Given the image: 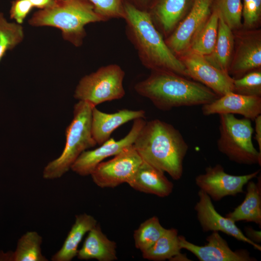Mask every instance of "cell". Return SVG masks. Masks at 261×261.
I'll use <instances>...</instances> for the list:
<instances>
[{
  "instance_id": "cell-6",
  "label": "cell",
  "mask_w": 261,
  "mask_h": 261,
  "mask_svg": "<svg viewBox=\"0 0 261 261\" xmlns=\"http://www.w3.org/2000/svg\"><path fill=\"white\" fill-rule=\"evenodd\" d=\"M218 150L230 160L246 165L261 164V153L252 141L253 128L251 120L238 118L233 114L219 115Z\"/></svg>"
},
{
  "instance_id": "cell-21",
  "label": "cell",
  "mask_w": 261,
  "mask_h": 261,
  "mask_svg": "<svg viewBox=\"0 0 261 261\" xmlns=\"http://www.w3.org/2000/svg\"><path fill=\"white\" fill-rule=\"evenodd\" d=\"M97 224L92 216L83 213L75 216V221L61 248L51 257L52 261H71L78 252V247L85 235Z\"/></svg>"
},
{
  "instance_id": "cell-18",
  "label": "cell",
  "mask_w": 261,
  "mask_h": 261,
  "mask_svg": "<svg viewBox=\"0 0 261 261\" xmlns=\"http://www.w3.org/2000/svg\"><path fill=\"white\" fill-rule=\"evenodd\" d=\"M143 110H131L124 109L114 113H106L96 106L92 111L91 131L97 144L101 145L108 140L113 132L120 126L138 118H144Z\"/></svg>"
},
{
  "instance_id": "cell-7",
  "label": "cell",
  "mask_w": 261,
  "mask_h": 261,
  "mask_svg": "<svg viewBox=\"0 0 261 261\" xmlns=\"http://www.w3.org/2000/svg\"><path fill=\"white\" fill-rule=\"evenodd\" d=\"M125 72L118 65L111 64L83 76L77 84L74 98L94 106L119 100L125 95L123 87Z\"/></svg>"
},
{
  "instance_id": "cell-16",
  "label": "cell",
  "mask_w": 261,
  "mask_h": 261,
  "mask_svg": "<svg viewBox=\"0 0 261 261\" xmlns=\"http://www.w3.org/2000/svg\"><path fill=\"white\" fill-rule=\"evenodd\" d=\"M204 116L214 114H239L254 120L261 114V97L228 92L210 103L202 105Z\"/></svg>"
},
{
  "instance_id": "cell-13",
  "label": "cell",
  "mask_w": 261,
  "mask_h": 261,
  "mask_svg": "<svg viewBox=\"0 0 261 261\" xmlns=\"http://www.w3.org/2000/svg\"><path fill=\"white\" fill-rule=\"evenodd\" d=\"M145 122L144 118L136 119L133 120L129 133L123 138L116 141L110 138L99 147L84 151L72 164L71 169L81 176L90 175L97 166L105 159L115 156L125 148L133 145Z\"/></svg>"
},
{
  "instance_id": "cell-8",
  "label": "cell",
  "mask_w": 261,
  "mask_h": 261,
  "mask_svg": "<svg viewBox=\"0 0 261 261\" xmlns=\"http://www.w3.org/2000/svg\"><path fill=\"white\" fill-rule=\"evenodd\" d=\"M142 161L132 145L124 149L112 159L101 162L90 175L93 182L100 188H115L123 183H127Z\"/></svg>"
},
{
  "instance_id": "cell-32",
  "label": "cell",
  "mask_w": 261,
  "mask_h": 261,
  "mask_svg": "<svg viewBox=\"0 0 261 261\" xmlns=\"http://www.w3.org/2000/svg\"><path fill=\"white\" fill-rule=\"evenodd\" d=\"M242 17L245 29H254L261 17V0H243Z\"/></svg>"
},
{
  "instance_id": "cell-37",
  "label": "cell",
  "mask_w": 261,
  "mask_h": 261,
  "mask_svg": "<svg viewBox=\"0 0 261 261\" xmlns=\"http://www.w3.org/2000/svg\"><path fill=\"white\" fill-rule=\"evenodd\" d=\"M137 8L147 10L151 0H128Z\"/></svg>"
},
{
  "instance_id": "cell-34",
  "label": "cell",
  "mask_w": 261,
  "mask_h": 261,
  "mask_svg": "<svg viewBox=\"0 0 261 261\" xmlns=\"http://www.w3.org/2000/svg\"><path fill=\"white\" fill-rule=\"evenodd\" d=\"M245 236L255 243L259 244L261 242V232L255 230L252 227H246Z\"/></svg>"
},
{
  "instance_id": "cell-22",
  "label": "cell",
  "mask_w": 261,
  "mask_h": 261,
  "mask_svg": "<svg viewBox=\"0 0 261 261\" xmlns=\"http://www.w3.org/2000/svg\"><path fill=\"white\" fill-rule=\"evenodd\" d=\"M246 192L243 202L226 217L234 222L244 221L261 225V178L257 183L251 180L246 184Z\"/></svg>"
},
{
  "instance_id": "cell-25",
  "label": "cell",
  "mask_w": 261,
  "mask_h": 261,
  "mask_svg": "<svg viewBox=\"0 0 261 261\" xmlns=\"http://www.w3.org/2000/svg\"><path fill=\"white\" fill-rule=\"evenodd\" d=\"M178 231L175 228L166 229L163 233L149 248L142 252L144 259L154 261H170L180 254Z\"/></svg>"
},
{
  "instance_id": "cell-36",
  "label": "cell",
  "mask_w": 261,
  "mask_h": 261,
  "mask_svg": "<svg viewBox=\"0 0 261 261\" xmlns=\"http://www.w3.org/2000/svg\"><path fill=\"white\" fill-rule=\"evenodd\" d=\"M34 7L43 9L50 6L54 0H29Z\"/></svg>"
},
{
  "instance_id": "cell-14",
  "label": "cell",
  "mask_w": 261,
  "mask_h": 261,
  "mask_svg": "<svg viewBox=\"0 0 261 261\" xmlns=\"http://www.w3.org/2000/svg\"><path fill=\"white\" fill-rule=\"evenodd\" d=\"M199 200L194 206L198 220L204 232H221L252 246L261 251V246L248 239L235 222L228 218L221 216L216 210L210 197L200 189L198 193Z\"/></svg>"
},
{
  "instance_id": "cell-23",
  "label": "cell",
  "mask_w": 261,
  "mask_h": 261,
  "mask_svg": "<svg viewBox=\"0 0 261 261\" xmlns=\"http://www.w3.org/2000/svg\"><path fill=\"white\" fill-rule=\"evenodd\" d=\"M234 45L233 31L219 15L218 36L214 48L210 55L204 57L215 67L228 73Z\"/></svg>"
},
{
  "instance_id": "cell-4",
  "label": "cell",
  "mask_w": 261,
  "mask_h": 261,
  "mask_svg": "<svg viewBox=\"0 0 261 261\" xmlns=\"http://www.w3.org/2000/svg\"><path fill=\"white\" fill-rule=\"evenodd\" d=\"M106 21L88 0H54L49 6L35 12L29 21L32 26H49L61 31L63 38L80 46L86 36L85 27Z\"/></svg>"
},
{
  "instance_id": "cell-1",
  "label": "cell",
  "mask_w": 261,
  "mask_h": 261,
  "mask_svg": "<svg viewBox=\"0 0 261 261\" xmlns=\"http://www.w3.org/2000/svg\"><path fill=\"white\" fill-rule=\"evenodd\" d=\"M133 146L143 160L180 179L188 146L179 131L159 119L145 122Z\"/></svg>"
},
{
  "instance_id": "cell-17",
  "label": "cell",
  "mask_w": 261,
  "mask_h": 261,
  "mask_svg": "<svg viewBox=\"0 0 261 261\" xmlns=\"http://www.w3.org/2000/svg\"><path fill=\"white\" fill-rule=\"evenodd\" d=\"M194 0H151L147 11L162 35L167 38L189 12Z\"/></svg>"
},
{
  "instance_id": "cell-26",
  "label": "cell",
  "mask_w": 261,
  "mask_h": 261,
  "mask_svg": "<svg viewBox=\"0 0 261 261\" xmlns=\"http://www.w3.org/2000/svg\"><path fill=\"white\" fill-rule=\"evenodd\" d=\"M42 237L36 232H27L18 239L13 261H47L42 252Z\"/></svg>"
},
{
  "instance_id": "cell-31",
  "label": "cell",
  "mask_w": 261,
  "mask_h": 261,
  "mask_svg": "<svg viewBox=\"0 0 261 261\" xmlns=\"http://www.w3.org/2000/svg\"><path fill=\"white\" fill-rule=\"evenodd\" d=\"M95 11L106 21L125 16L124 3L126 0H88Z\"/></svg>"
},
{
  "instance_id": "cell-20",
  "label": "cell",
  "mask_w": 261,
  "mask_h": 261,
  "mask_svg": "<svg viewBox=\"0 0 261 261\" xmlns=\"http://www.w3.org/2000/svg\"><path fill=\"white\" fill-rule=\"evenodd\" d=\"M116 244L104 234L100 225H97L88 232L77 257L81 260L95 259L99 261L117 260Z\"/></svg>"
},
{
  "instance_id": "cell-35",
  "label": "cell",
  "mask_w": 261,
  "mask_h": 261,
  "mask_svg": "<svg viewBox=\"0 0 261 261\" xmlns=\"http://www.w3.org/2000/svg\"><path fill=\"white\" fill-rule=\"evenodd\" d=\"M255 131L256 139L258 144L259 151L261 153V115H260L257 116L255 119Z\"/></svg>"
},
{
  "instance_id": "cell-33",
  "label": "cell",
  "mask_w": 261,
  "mask_h": 261,
  "mask_svg": "<svg viewBox=\"0 0 261 261\" xmlns=\"http://www.w3.org/2000/svg\"><path fill=\"white\" fill-rule=\"evenodd\" d=\"M33 6L29 0H14L12 1L10 10L11 19L21 24L31 11Z\"/></svg>"
},
{
  "instance_id": "cell-15",
  "label": "cell",
  "mask_w": 261,
  "mask_h": 261,
  "mask_svg": "<svg viewBox=\"0 0 261 261\" xmlns=\"http://www.w3.org/2000/svg\"><path fill=\"white\" fill-rule=\"evenodd\" d=\"M179 239L181 249L190 252L200 261H256L246 250H232L218 232H212L206 238L207 242L203 246L194 244L183 235H179Z\"/></svg>"
},
{
  "instance_id": "cell-30",
  "label": "cell",
  "mask_w": 261,
  "mask_h": 261,
  "mask_svg": "<svg viewBox=\"0 0 261 261\" xmlns=\"http://www.w3.org/2000/svg\"><path fill=\"white\" fill-rule=\"evenodd\" d=\"M233 92L244 95L261 97V70L258 69L233 79Z\"/></svg>"
},
{
  "instance_id": "cell-3",
  "label": "cell",
  "mask_w": 261,
  "mask_h": 261,
  "mask_svg": "<svg viewBox=\"0 0 261 261\" xmlns=\"http://www.w3.org/2000/svg\"><path fill=\"white\" fill-rule=\"evenodd\" d=\"M134 88L137 93L148 99L157 108L163 111L182 106L203 105L219 97L198 82L161 70L151 71Z\"/></svg>"
},
{
  "instance_id": "cell-27",
  "label": "cell",
  "mask_w": 261,
  "mask_h": 261,
  "mask_svg": "<svg viewBox=\"0 0 261 261\" xmlns=\"http://www.w3.org/2000/svg\"><path fill=\"white\" fill-rule=\"evenodd\" d=\"M159 218L153 216L142 223L134 231L133 239L136 248L141 252L150 247L165 230Z\"/></svg>"
},
{
  "instance_id": "cell-28",
  "label": "cell",
  "mask_w": 261,
  "mask_h": 261,
  "mask_svg": "<svg viewBox=\"0 0 261 261\" xmlns=\"http://www.w3.org/2000/svg\"><path fill=\"white\" fill-rule=\"evenodd\" d=\"M24 36L21 24L8 22L0 13V61L8 50L22 41Z\"/></svg>"
},
{
  "instance_id": "cell-10",
  "label": "cell",
  "mask_w": 261,
  "mask_h": 261,
  "mask_svg": "<svg viewBox=\"0 0 261 261\" xmlns=\"http://www.w3.org/2000/svg\"><path fill=\"white\" fill-rule=\"evenodd\" d=\"M260 171L241 175L230 174L223 166L217 164L205 168V172L195 178L196 185L211 199L218 201L227 196H235L243 193V187L256 177Z\"/></svg>"
},
{
  "instance_id": "cell-11",
  "label": "cell",
  "mask_w": 261,
  "mask_h": 261,
  "mask_svg": "<svg viewBox=\"0 0 261 261\" xmlns=\"http://www.w3.org/2000/svg\"><path fill=\"white\" fill-rule=\"evenodd\" d=\"M215 0H194L185 17L165 39L177 57L187 52L197 32L210 16Z\"/></svg>"
},
{
  "instance_id": "cell-2",
  "label": "cell",
  "mask_w": 261,
  "mask_h": 261,
  "mask_svg": "<svg viewBox=\"0 0 261 261\" xmlns=\"http://www.w3.org/2000/svg\"><path fill=\"white\" fill-rule=\"evenodd\" d=\"M124 11L128 37L142 64L151 71H169L188 77L184 65L168 47L147 11L128 0Z\"/></svg>"
},
{
  "instance_id": "cell-5",
  "label": "cell",
  "mask_w": 261,
  "mask_h": 261,
  "mask_svg": "<svg viewBox=\"0 0 261 261\" xmlns=\"http://www.w3.org/2000/svg\"><path fill=\"white\" fill-rule=\"evenodd\" d=\"M90 103L79 101L73 107L72 121L66 130V143L60 155L44 167L43 178L47 180L58 179L70 169L84 151L97 144L91 131L92 111Z\"/></svg>"
},
{
  "instance_id": "cell-29",
  "label": "cell",
  "mask_w": 261,
  "mask_h": 261,
  "mask_svg": "<svg viewBox=\"0 0 261 261\" xmlns=\"http://www.w3.org/2000/svg\"><path fill=\"white\" fill-rule=\"evenodd\" d=\"M212 7L232 31L240 29L243 13L242 0H215Z\"/></svg>"
},
{
  "instance_id": "cell-24",
  "label": "cell",
  "mask_w": 261,
  "mask_h": 261,
  "mask_svg": "<svg viewBox=\"0 0 261 261\" xmlns=\"http://www.w3.org/2000/svg\"><path fill=\"white\" fill-rule=\"evenodd\" d=\"M218 20V13L212 7L210 16L197 32L187 52L204 57L210 55L213 51L216 43Z\"/></svg>"
},
{
  "instance_id": "cell-19",
  "label": "cell",
  "mask_w": 261,
  "mask_h": 261,
  "mask_svg": "<svg viewBox=\"0 0 261 261\" xmlns=\"http://www.w3.org/2000/svg\"><path fill=\"white\" fill-rule=\"evenodd\" d=\"M127 184L137 191L161 198L169 196L174 188L163 172L144 160Z\"/></svg>"
},
{
  "instance_id": "cell-12",
  "label": "cell",
  "mask_w": 261,
  "mask_h": 261,
  "mask_svg": "<svg viewBox=\"0 0 261 261\" xmlns=\"http://www.w3.org/2000/svg\"><path fill=\"white\" fill-rule=\"evenodd\" d=\"M190 77L211 89L218 96L233 91V79L213 65L204 56L186 52L178 57Z\"/></svg>"
},
{
  "instance_id": "cell-9",
  "label": "cell",
  "mask_w": 261,
  "mask_h": 261,
  "mask_svg": "<svg viewBox=\"0 0 261 261\" xmlns=\"http://www.w3.org/2000/svg\"><path fill=\"white\" fill-rule=\"evenodd\" d=\"M234 45L228 73L237 79L261 67V32L255 29L233 31Z\"/></svg>"
}]
</instances>
